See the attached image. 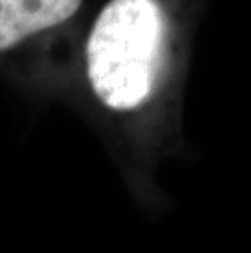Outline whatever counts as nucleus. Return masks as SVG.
Wrapping results in <instances>:
<instances>
[{"instance_id":"f03ea898","label":"nucleus","mask_w":251,"mask_h":253,"mask_svg":"<svg viewBox=\"0 0 251 253\" xmlns=\"http://www.w3.org/2000/svg\"><path fill=\"white\" fill-rule=\"evenodd\" d=\"M82 0H0V51H8L31 35L64 23Z\"/></svg>"},{"instance_id":"f257e3e1","label":"nucleus","mask_w":251,"mask_h":253,"mask_svg":"<svg viewBox=\"0 0 251 253\" xmlns=\"http://www.w3.org/2000/svg\"><path fill=\"white\" fill-rule=\"evenodd\" d=\"M87 77L111 111L129 113L153 98L167 64V23L155 0H111L88 36Z\"/></svg>"}]
</instances>
